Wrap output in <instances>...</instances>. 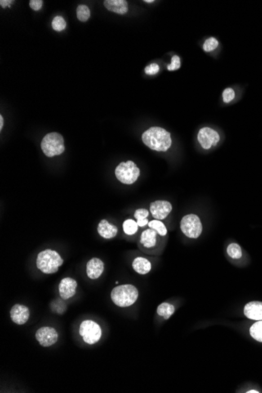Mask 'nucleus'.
<instances>
[{
    "instance_id": "obj_26",
    "label": "nucleus",
    "mask_w": 262,
    "mask_h": 393,
    "mask_svg": "<svg viewBox=\"0 0 262 393\" xmlns=\"http://www.w3.org/2000/svg\"><path fill=\"white\" fill-rule=\"evenodd\" d=\"M52 28L57 32H61L66 28V21L61 16H57L52 21Z\"/></svg>"
},
{
    "instance_id": "obj_25",
    "label": "nucleus",
    "mask_w": 262,
    "mask_h": 393,
    "mask_svg": "<svg viewBox=\"0 0 262 393\" xmlns=\"http://www.w3.org/2000/svg\"><path fill=\"white\" fill-rule=\"evenodd\" d=\"M76 14H77V19L80 21L85 22L90 19V10L88 6L86 5H80L76 10Z\"/></svg>"
},
{
    "instance_id": "obj_35",
    "label": "nucleus",
    "mask_w": 262,
    "mask_h": 393,
    "mask_svg": "<svg viewBox=\"0 0 262 393\" xmlns=\"http://www.w3.org/2000/svg\"><path fill=\"white\" fill-rule=\"evenodd\" d=\"M246 393H259V392L256 391V390H250V391L246 392Z\"/></svg>"
},
{
    "instance_id": "obj_21",
    "label": "nucleus",
    "mask_w": 262,
    "mask_h": 393,
    "mask_svg": "<svg viewBox=\"0 0 262 393\" xmlns=\"http://www.w3.org/2000/svg\"><path fill=\"white\" fill-rule=\"evenodd\" d=\"M227 254L231 258L238 260L242 257V249L238 243H230L227 247Z\"/></svg>"
},
{
    "instance_id": "obj_8",
    "label": "nucleus",
    "mask_w": 262,
    "mask_h": 393,
    "mask_svg": "<svg viewBox=\"0 0 262 393\" xmlns=\"http://www.w3.org/2000/svg\"><path fill=\"white\" fill-rule=\"evenodd\" d=\"M80 334L85 343L94 345L100 341L102 331L100 326L93 320H85L80 326Z\"/></svg>"
},
{
    "instance_id": "obj_11",
    "label": "nucleus",
    "mask_w": 262,
    "mask_h": 393,
    "mask_svg": "<svg viewBox=\"0 0 262 393\" xmlns=\"http://www.w3.org/2000/svg\"><path fill=\"white\" fill-rule=\"evenodd\" d=\"M172 205L168 201L157 200L150 204V212L156 220H163L172 211Z\"/></svg>"
},
{
    "instance_id": "obj_32",
    "label": "nucleus",
    "mask_w": 262,
    "mask_h": 393,
    "mask_svg": "<svg viewBox=\"0 0 262 393\" xmlns=\"http://www.w3.org/2000/svg\"><path fill=\"white\" fill-rule=\"evenodd\" d=\"M13 2H14V1H11V0H1L0 5L3 8H6V7H9V6H11L13 4Z\"/></svg>"
},
{
    "instance_id": "obj_13",
    "label": "nucleus",
    "mask_w": 262,
    "mask_h": 393,
    "mask_svg": "<svg viewBox=\"0 0 262 393\" xmlns=\"http://www.w3.org/2000/svg\"><path fill=\"white\" fill-rule=\"evenodd\" d=\"M77 282L72 278H64L59 284V295L63 300H68L76 295Z\"/></svg>"
},
{
    "instance_id": "obj_19",
    "label": "nucleus",
    "mask_w": 262,
    "mask_h": 393,
    "mask_svg": "<svg viewBox=\"0 0 262 393\" xmlns=\"http://www.w3.org/2000/svg\"><path fill=\"white\" fill-rule=\"evenodd\" d=\"M174 312H175V307L170 303H162L157 308V314L160 316L163 317L164 319H170Z\"/></svg>"
},
{
    "instance_id": "obj_7",
    "label": "nucleus",
    "mask_w": 262,
    "mask_h": 393,
    "mask_svg": "<svg viewBox=\"0 0 262 393\" xmlns=\"http://www.w3.org/2000/svg\"><path fill=\"white\" fill-rule=\"evenodd\" d=\"M180 227L184 235L190 239H197L202 234L201 220L197 215L193 214L184 216L181 221Z\"/></svg>"
},
{
    "instance_id": "obj_27",
    "label": "nucleus",
    "mask_w": 262,
    "mask_h": 393,
    "mask_svg": "<svg viewBox=\"0 0 262 393\" xmlns=\"http://www.w3.org/2000/svg\"><path fill=\"white\" fill-rule=\"evenodd\" d=\"M218 45H219V42L216 39L210 37L205 41L204 44H203V50L206 52H211L218 47Z\"/></svg>"
},
{
    "instance_id": "obj_18",
    "label": "nucleus",
    "mask_w": 262,
    "mask_h": 393,
    "mask_svg": "<svg viewBox=\"0 0 262 393\" xmlns=\"http://www.w3.org/2000/svg\"><path fill=\"white\" fill-rule=\"evenodd\" d=\"M133 269L140 275H145L151 271L152 264L148 259L142 257H138L134 259L132 263Z\"/></svg>"
},
{
    "instance_id": "obj_20",
    "label": "nucleus",
    "mask_w": 262,
    "mask_h": 393,
    "mask_svg": "<svg viewBox=\"0 0 262 393\" xmlns=\"http://www.w3.org/2000/svg\"><path fill=\"white\" fill-rule=\"evenodd\" d=\"M149 216V211L146 209H138L134 212V217L137 220V223L139 227H145L148 225V217Z\"/></svg>"
},
{
    "instance_id": "obj_34",
    "label": "nucleus",
    "mask_w": 262,
    "mask_h": 393,
    "mask_svg": "<svg viewBox=\"0 0 262 393\" xmlns=\"http://www.w3.org/2000/svg\"><path fill=\"white\" fill-rule=\"evenodd\" d=\"M144 2H148V3H151V2H154V0H144Z\"/></svg>"
},
{
    "instance_id": "obj_23",
    "label": "nucleus",
    "mask_w": 262,
    "mask_h": 393,
    "mask_svg": "<svg viewBox=\"0 0 262 393\" xmlns=\"http://www.w3.org/2000/svg\"><path fill=\"white\" fill-rule=\"evenodd\" d=\"M250 334L254 340L262 342V320L254 323L250 328Z\"/></svg>"
},
{
    "instance_id": "obj_3",
    "label": "nucleus",
    "mask_w": 262,
    "mask_h": 393,
    "mask_svg": "<svg viewBox=\"0 0 262 393\" xmlns=\"http://www.w3.org/2000/svg\"><path fill=\"white\" fill-rule=\"evenodd\" d=\"M138 295V290L134 285H120L112 289L111 299L116 306L126 308L136 302Z\"/></svg>"
},
{
    "instance_id": "obj_28",
    "label": "nucleus",
    "mask_w": 262,
    "mask_h": 393,
    "mask_svg": "<svg viewBox=\"0 0 262 393\" xmlns=\"http://www.w3.org/2000/svg\"><path fill=\"white\" fill-rule=\"evenodd\" d=\"M181 68V59L179 57L174 55L171 59V63L167 66L168 71H176Z\"/></svg>"
},
{
    "instance_id": "obj_2",
    "label": "nucleus",
    "mask_w": 262,
    "mask_h": 393,
    "mask_svg": "<svg viewBox=\"0 0 262 393\" xmlns=\"http://www.w3.org/2000/svg\"><path fill=\"white\" fill-rule=\"evenodd\" d=\"M143 143L152 150L166 152L172 145L170 133L162 127H153L143 133Z\"/></svg>"
},
{
    "instance_id": "obj_5",
    "label": "nucleus",
    "mask_w": 262,
    "mask_h": 393,
    "mask_svg": "<svg viewBox=\"0 0 262 393\" xmlns=\"http://www.w3.org/2000/svg\"><path fill=\"white\" fill-rule=\"evenodd\" d=\"M41 149L47 157L61 155L65 149L64 138L56 132L47 134L41 141Z\"/></svg>"
},
{
    "instance_id": "obj_6",
    "label": "nucleus",
    "mask_w": 262,
    "mask_h": 393,
    "mask_svg": "<svg viewBox=\"0 0 262 393\" xmlns=\"http://www.w3.org/2000/svg\"><path fill=\"white\" fill-rule=\"evenodd\" d=\"M116 178L124 185H132L140 176V169L131 160L122 162L115 171Z\"/></svg>"
},
{
    "instance_id": "obj_1",
    "label": "nucleus",
    "mask_w": 262,
    "mask_h": 393,
    "mask_svg": "<svg viewBox=\"0 0 262 393\" xmlns=\"http://www.w3.org/2000/svg\"><path fill=\"white\" fill-rule=\"evenodd\" d=\"M167 239L168 237L160 236L154 229H147L141 235L138 248L145 255L159 256L164 251Z\"/></svg>"
},
{
    "instance_id": "obj_14",
    "label": "nucleus",
    "mask_w": 262,
    "mask_h": 393,
    "mask_svg": "<svg viewBox=\"0 0 262 393\" xmlns=\"http://www.w3.org/2000/svg\"><path fill=\"white\" fill-rule=\"evenodd\" d=\"M104 264L101 259L93 257L86 264V275L90 279H97L102 275Z\"/></svg>"
},
{
    "instance_id": "obj_17",
    "label": "nucleus",
    "mask_w": 262,
    "mask_h": 393,
    "mask_svg": "<svg viewBox=\"0 0 262 393\" xmlns=\"http://www.w3.org/2000/svg\"><path fill=\"white\" fill-rule=\"evenodd\" d=\"M104 6L111 12L125 14L128 11V3L126 0H105Z\"/></svg>"
},
{
    "instance_id": "obj_22",
    "label": "nucleus",
    "mask_w": 262,
    "mask_h": 393,
    "mask_svg": "<svg viewBox=\"0 0 262 393\" xmlns=\"http://www.w3.org/2000/svg\"><path fill=\"white\" fill-rule=\"evenodd\" d=\"M148 226L149 229H154L155 231H156L160 236H167V229H166L164 224L160 220H156H156L149 221Z\"/></svg>"
},
{
    "instance_id": "obj_15",
    "label": "nucleus",
    "mask_w": 262,
    "mask_h": 393,
    "mask_svg": "<svg viewBox=\"0 0 262 393\" xmlns=\"http://www.w3.org/2000/svg\"><path fill=\"white\" fill-rule=\"evenodd\" d=\"M245 316L252 320H262V301H250L243 309Z\"/></svg>"
},
{
    "instance_id": "obj_29",
    "label": "nucleus",
    "mask_w": 262,
    "mask_h": 393,
    "mask_svg": "<svg viewBox=\"0 0 262 393\" xmlns=\"http://www.w3.org/2000/svg\"><path fill=\"white\" fill-rule=\"evenodd\" d=\"M223 100L224 103H229L235 98V91L232 88H227L223 91Z\"/></svg>"
},
{
    "instance_id": "obj_12",
    "label": "nucleus",
    "mask_w": 262,
    "mask_h": 393,
    "mask_svg": "<svg viewBox=\"0 0 262 393\" xmlns=\"http://www.w3.org/2000/svg\"><path fill=\"white\" fill-rule=\"evenodd\" d=\"M10 318L14 323L18 325H23L27 323L30 317V311L25 305L16 304L14 305L10 312Z\"/></svg>"
},
{
    "instance_id": "obj_10",
    "label": "nucleus",
    "mask_w": 262,
    "mask_h": 393,
    "mask_svg": "<svg viewBox=\"0 0 262 393\" xmlns=\"http://www.w3.org/2000/svg\"><path fill=\"white\" fill-rule=\"evenodd\" d=\"M36 338L42 347H50L58 341V334L54 327H40L36 331Z\"/></svg>"
},
{
    "instance_id": "obj_31",
    "label": "nucleus",
    "mask_w": 262,
    "mask_h": 393,
    "mask_svg": "<svg viewBox=\"0 0 262 393\" xmlns=\"http://www.w3.org/2000/svg\"><path fill=\"white\" fill-rule=\"evenodd\" d=\"M42 5H43V1L42 0H31L29 2V6L31 8L36 11H38L42 8Z\"/></svg>"
},
{
    "instance_id": "obj_33",
    "label": "nucleus",
    "mask_w": 262,
    "mask_h": 393,
    "mask_svg": "<svg viewBox=\"0 0 262 393\" xmlns=\"http://www.w3.org/2000/svg\"><path fill=\"white\" fill-rule=\"evenodd\" d=\"M3 124H4V119H3V117L1 115L0 116V131H2V128H3Z\"/></svg>"
},
{
    "instance_id": "obj_24",
    "label": "nucleus",
    "mask_w": 262,
    "mask_h": 393,
    "mask_svg": "<svg viewBox=\"0 0 262 393\" xmlns=\"http://www.w3.org/2000/svg\"><path fill=\"white\" fill-rule=\"evenodd\" d=\"M138 225L137 221L132 219H127L122 224V229L126 235L133 236L137 233L138 230Z\"/></svg>"
},
{
    "instance_id": "obj_16",
    "label": "nucleus",
    "mask_w": 262,
    "mask_h": 393,
    "mask_svg": "<svg viewBox=\"0 0 262 393\" xmlns=\"http://www.w3.org/2000/svg\"><path fill=\"white\" fill-rule=\"evenodd\" d=\"M98 233L104 239H110L116 236L118 233V228L110 224L105 219H103L98 224Z\"/></svg>"
},
{
    "instance_id": "obj_30",
    "label": "nucleus",
    "mask_w": 262,
    "mask_h": 393,
    "mask_svg": "<svg viewBox=\"0 0 262 393\" xmlns=\"http://www.w3.org/2000/svg\"><path fill=\"white\" fill-rule=\"evenodd\" d=\"M160 71V67L157 64H152L150 65H148L146 68H144V72L147 75H156V73H159Z\"/></svg>"
},
{
    "instance_id": "obj_9",
    "label": "nucleus",
    "mask_w": 262,
    "mask_h": 393,
    "mask_svg": "<svg viewBox=\"0 0 262 393\" xmlns=\"http://www.w3.org/2000/svg\"><path fill=\"white\" fill-rule=\"evenodd\" d=\"M198 140L202 149H210L216 146L220 140V135L214 129L210 127H203L200 129L198 133Z\"/></svg>"
},
{
    "instance_id": "obj_4",
    "label": "nucleus",
    "mask_w": 262,
    "mask_h": 393,
    "mask_svg": "<svg viewBox=\"0 0 262 393\" xmlns=\"http://www.w3.org/2000/svg\"><path fill=\"white\" fill-rule=\"evenodd\" d=\"M64 260L57 251L46 249L41 251L36 259V266L44 274H54L58 271Z\"/></svg>"
}]
</instances>
